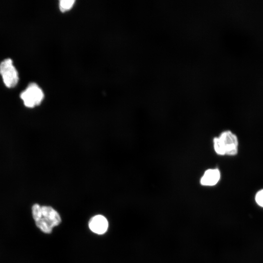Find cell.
Wrapping results in <instances>:
<instances>
[{"instance_id": "obj_1", "label": "cell", "mask_w": 263, "mask_h": 263, "mask_svg": "<svg viewBox=\"0 0 263 263\" xmlns=\"http://www.w3.org/2000/svg\"><path fill=\"white\" fill-rule=\"evenodd\" d=\"M32 213L37 226L45 233H51L61 221L58 213L50 206L35 204L32 207Z\"/></svg>"}, {"instance_id": "obj_2", "label": "cell", "mask_w": 263, "mask_h": 263, "mask_svg": "<svg viewBox=\"0 0 263 263\" xmlns=\"http://www.w3.org/2000/svg\"><path fill=\"white\" fill-rule=\"evenodd\" d=\"M215 152L220 155H235L238 152V140L237 136L230 131L221 133L213 139Z\"/></svg>"}, {"instance_id": "obj_3", "label": "cell", "mask_w": 263, "mask_h": 263, "mask_svg": "<svg viewBox=\"0 0 263 263\" xmlns=\"http://www.w3.org/2000/svg\"><path fill=\"white\" fill-rule=\"evenodd\" d=\"M24 105L30 108L39 105L44 98V94L36 83H30L20 95Z\"/></svg>"}, {"instance_id": "obj_4", "label": "cell", "mask_w": 263, "mask_h": 263, "mask_svg": "<svg viewBox=\"0 0 263 263\" xmlns=\"http://www.w3.org/2000/svg\"><path fill=\"white\" fill-rule=\"evenodd\" d=\"M0 74L4 83L8 88L15 87L19 81L18 72L10 58H6L0 63Z\"/></svg>"}, {"instance_id": "obj_5", "label": "cell", "mask_w": 263, "mask_h": 263, "mask_svg": "<svg viewBox=\"0 0 263 263\" xmlns=\"http://www.w3.org/2000/svg\"><path fill=\"white\" fill-rule=\"evenodd\" d=\"M89 227L93 232L98 234H102L108 229V222L104 216L97 215L90 220Z\"/></svg>"}, {"instance_id": "obj_6", "label": "cell", "mask_w": 263, "mask_h": 263, "mask_svg": "<svg viewBox=\"0 0 263 263\" xmlns=\"http://www.w3.org/2000/svg\"><path fill=\"white\" fill-rule=\"evenodd\" d=\"M220 178V172L218 169H208L201 178L200 183L203 186H212L218 182Z\"/></svg>"}, {"instance_id": "obj_7", "label": "cell", "mask_w": 263, "mask_h": 263, "mask_svg": "<svg viewBox=\"0 0 263 263\" xmlns=\"http://www.w3.org/2000/svg\"><path fill=\"white\" fill-rule=\"evenodd\" d=\"M75 2L74 0H61L59 4V9L62 12L68 11L73 6Z\"/></svg>"}, {"instance_id": "obj_8", "label": "cell", "mask_w": 263, "mask_h": 263, "mask_svg": "<svg viewBox=\"0 0 263 263\" xmlns=\"http://www.w3.org/2000/svg\"><path fill=\"white\" fill-rule=\"evenodd\" d=\"M255 199L256 203L261 207H263V189L257 192Z\"/></svg>"}]
</instances>
